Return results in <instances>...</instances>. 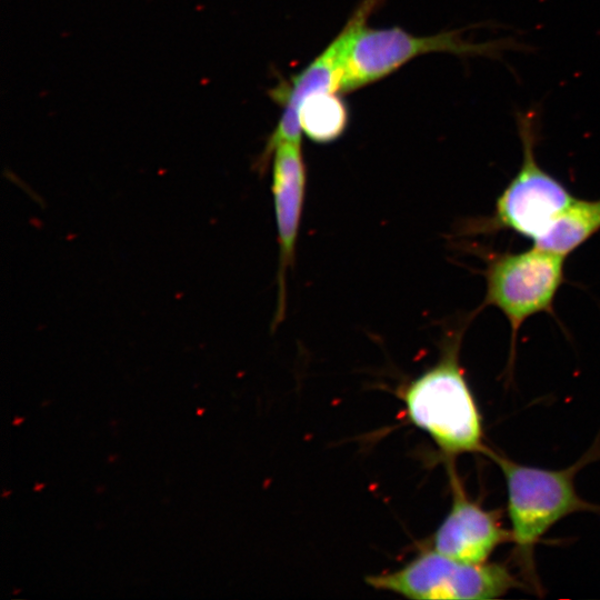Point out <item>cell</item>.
<instances>
[{"label":"cell","mask_w":600,"mask_h":600,"mask_svg":"<svg viewBox=\"0 0 600 600\" xmlns=\"http://www.w3.org/2000/svg\"><path fill=\"white\" fill-rule=\"evenodd\" d=\"M484 454L499 466L506 481L513 558L522 577L540 591L534 569L536 544L564 517L600 511V506L583 500L574 488L576 474L600 457V446L594 443L576 463L560 470L521 464L489 448Z\"/></svg>","instance_id":"obj_1"},{"label":"cell","mask_w":600,"mask_h":600,"mask_svg":"<svg viewBox=\"0 0 600 600\" xmlns=\"http://www.w3.org/2000/svg\"><path fill=\"white\" fill-rule=\"evenodd\" d=\"M461 332L446 342L439 361L402 392L406 412L426 431L447 460L461 453H483L482 419L459 364Z\"/></svg>","instance_id":"obj_2"},{"label":"cell","mask_w":600,"mask_h":600,"mask_svg":"<svg viewBox=\"0 0 600 600\" xmlns=\"http://www.w3.org/2000/svg\"><path fill=\"white\" fill-rule=\"evenodd\" d=\"M516 123L523 151L521 167L498 197L493 212L467 228L476 233L510 230L536 241L577 198L537 161V110L517 111Z\"/></svg>","instance_id":"obj_3"},{"label":"cell","mask_w":600,"mask_h":600,"mask_svg":"<svg viewBox=\"0 0 600 600\" xmlns=\"http://www.w3.org/2000/svg\"><path fill=\"white\" fill-rule=\"evenodd\" d=\"M463 30H449L431 36H414L402 28L361 26L352 36L344 56L340 92H350L387 77L408 61L430 52L462 57L499 59L507 50H522L513 39L481 43L467 41Z\"/></svg>","instance_id":"obj_4"},{"label":"cell","mask_w":600,"mask_h":600,"mask_svg":"<svg viewBox=\"0 0 600 600\" xmlns=\"http://www.w3.org/2000/svg\"><path fill=\"white\" fill-rule=\"evenodd\" d=\"M367 584L410 599H497L522 583L500 563H468L433 549L399 570L368 576Z\"/></svg>","instance_id":"obj_5"},{"label":"cell","mask_w":600,"mask_h":600,"mask_svg":"<svg viewBox=\"0 0 600 600\" xmlns=\"http://www.w3.org/2000/svg\"><path fill=\"white\" fill-rule=\"evenodd\" d=\"M564 259L534 246L521 252H498L488 257L482 306L499 309L509 321L510 362L523 322L538 313L553 312L556 296L564 280Z\"/></svg>","instance_id":"obj_6"},{"label":"cell","mask_w":600,"mask_h":600,"mask_svg":"<svg viewBox=\"0 0 600 600\" xmlns=\"http://www.w3.org/2000/svg\"><path fill=\"white\" fill-rule=\"evenodd\" d=\"M382 1L362 0L330 44L302 71L294 74L290 83L280 84L270 92L276 101L283 104V112L267 141L258 167L266 166L278 144L289 141L301 142L299 109L307 97L322 91L340 92L348 44Z\"/></svg>","instance_id":"obj_7"},{"label":"cell","mask_w":600,"mask_h":600,"mask_svg":"<svg viewBox=\"0 0 600 600\" xmlns=\"http://www.w3.org/2000/svg\"><path fill=\"white\" fill-rule=\"evenodd\" d=\"M453 467L448 460L452 503L433 534L432 549L462 562L483 563L497 547L511 542V531L502 526L500 511L486 510L467 497Z\"/></svg>","instance_id":"obj_8"},{"label":"cell","mask_w":600,"mask_h":600,"mask_svg":"<svg viewBox=\"0 0 600 600\" xmlns=\"http://www.w3.org/2000/svg\"><path fill=\"white\" fill-rule=\"evenodd\" d=\"M307 172L301 142H282L273 151L272 193L279 244L277 273L278 307L273 324L286 312V280L294 262L296 244L301 221Z\"/></svg>","instance_id":"obj_9"},{"label":"cell","mask_w":600,"mask_h":600,"mask_svg":"<svg viewBox=\"0 0 600 600\" xmlns=\"http://www.w3.org/2000/svg\"><path fill=\"white\" fill-rule=\"evenodd\" d=\"M600 230V199H577L533 241L534 247L562 257L572 253Z\"/></svg>","instance_id":"obj_10"},{"label":"cell","mask_w":600,"mask_h":600,"mask_svg":"<svg viewBox=\"0 0 600 600\" xmlns=\"http://www.w3.org/2000/svg\"><path fill=\"white\" fill-rule=\"evenodd\" d=\"M347 104L334 91L307 97L299 109V122L304 134L319 143L338 139L348 126Z\"/></svg>","instance_id":"obj_11"},{"label":"cell","mask_w":600,"mask_h":600,"mask_svg":"<svg viewBox=\"0 0 600 600\" xmlns=\"http://www.w3.org/2000/svg\"><path fill=\"white\" fill-rule=\"evenodd\" d=\"M21 421H23V418L17 417V418L14 419V421H13V424H14V426L20 424Z\"/></svg>","instance_id":"obj_12"}]
</instances>
